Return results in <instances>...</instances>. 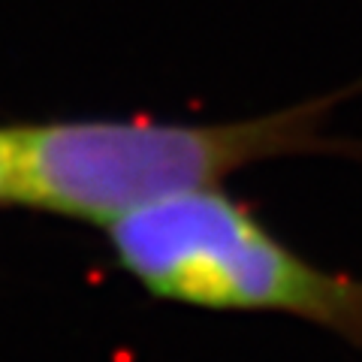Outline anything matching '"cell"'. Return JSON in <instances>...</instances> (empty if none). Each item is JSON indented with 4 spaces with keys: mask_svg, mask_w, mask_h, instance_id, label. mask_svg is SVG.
I'll use <instances>...</instances> for the list:
<instances>
[{
    "mask_svg": "<svg viewBox=\"0 0 362 362\" xmlns=\"http://www.w3.org/2000/svg\"><path fill=\"white\" fill-rule=\"evenodd\" d=\"M320 109L226 124L45 121L6 127L13 202L109 226L142 206L218 190L245 166L311 151Z\"/></svg>",
    "mask_w": 362,
    "mask_h": 362,
    "instance_id": "obj_1",
    "label": "cell"
},
{
    "mask_svg": "<svg viewBox=\"0 0 362 362\" xmlns=\"http://www.w3.org/2000/svg\"><path fill=\"white\" fill-rule=\"evenodd\" d=\"M106 233L118 266L157 299L284 314L362 344V278L299 257L221 187L142 206Z\"/></svg>",
    "mask_w": 362,
    "mask_h": 362,
    "instance_id": "obj_2",
    "label": "cell"
},
{
    "mask_svg": "<svg viewBox=\"0 0 362 362\" xmlns=\"http://www.w3.org/2000/svg\"><path fill=\"white\" fill-rule=\"evenodd\" d=\"M13 202V160H9L6 127H0V206Z\"/></svg>",
    "mask_w": 362,
    "mask_h": 362,
    "instance_id": "obj_3",
    "label": "cell"
}]
</instances>
